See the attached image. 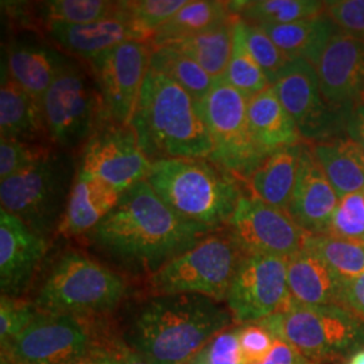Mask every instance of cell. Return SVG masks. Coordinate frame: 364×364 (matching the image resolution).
<instances>
[{
	"instance_id": "1",
	"label": "cell",
	"mask_w": 364,
	"mask_h": 364,
	"mask_svg": "<svg viewBox=\"0 0 364 364\" xmlns=\"http://www.w3.org/2000/svg\"><path fill=\"white\" fill-rule=\"evenodd\" d=\"M215 231L182 218L144 180L126 189L117 207L88 235L112 258L153 274Z\"/></svg>"
},
{
	"instance_id": "2",
	"label": "cell",
	"mask_w": 364,
	"mask_h": 364,
	"mask_svg": "<svg viewBox=\"0 0 364 364\" xmlns=\"http://www.w3.org/2000/svg\"><path fill=\"white\" fill-rule=\"evenodd\" d=\"M236 326L228 308L200 294L154 296L136 313L127 343L151 364H189L212 338Z\"/></svg>"
},
{
	"instance_id": "3",
	"label": "cell",
	"mask_w": 364,
	"mask_h": 364,
	"mask_svg": "<svg viewBox=\"0 0 364 364\" xmlns=\"http://www.w3.org/2000/svg\"><path fill=\"white\" fill-rule=\"evenodd\" d=\"M129 126L151 162L173 158L209 159L213 151L197 102L177 82L151 68Z\"/></svg>"
},
{
	"instance_id": "4",
	"label": "cell",
	"mask_w": 364,
	"mask_h": 364,
	"mask_svg": "<svg viewBox=\"0 0 364 364\" xmlns=\"http://www.w3.org/2000/svg\"><path fill=\"white\" fill-rule=\"evenodd\" d=\"M234 177L208 159L173 158L153 162L146 181L182 218L219 230L243 196Z\"/></svg>"
},
{
	"instance_id": "5",
	"label": "cell",
	"mask_w": 364,
	"mask_h": 364,
	"mask_svg": "<svg viewBox=\"0 0 364 364\" xmlns=\"http://www.w3.org/2000/svg\"><path fill=\"white\" fill-rule=\"evenodd\" d=\"M76 176L68 151L48 150L31 166L0 182L1 209L46 237L63 223Z\"/></svg>"
},
{
	"instance_id": "6",
	"label": "cell",
	"mask_w": 364,
	"mask_h": 364,
	"mask_svg": "<svg viewBox=\"0 0 364 364\" xmlns=\"http://www.w3.org/2000/svg\"><path fill=\"white\" fill-rule=\"evenodd\" d=\"M274 338H282L312 363L347 360L364 347V321L340 305L287 309L259 321Z\"/></svg>"
},
{
	"instance_id": "7",
	"label": "cell",
	"mask_w": 364,
	"mask_h": 364,
	"mask_svg": "<svg viewBox=\"0 0 364 364\" xmlns=\"http://www.w3.org/2000/svg\"><path fill=\"white\" fill-rule=\"evenodd\" d=\"M126 294L120 275L80 252H66L53 267L36 299L39 312L91 314L114 311Z\"/></svg>"
},
{
	"instance_id": "8",
	"label": "cell",
	"mask_w": 364,
	"mask_h": 364,
	"mask_svg": "<svg viewBox=\"0 0 364 364\" xmlns=\"http://www.w3.org/2000/svg\"><path fill=\"white\" fill-rule=\"evenodd\" d=\"M243 257L230 234L209 235L151 274L150 290L154 296L200 294L223 302Z\"/></svg>"
},
{
	"instance_id": "9",
	"label": "cell",
	"mask_w": 364,
	"mask_h": 364,
	"mask_svg": "<svg viewBox=\"0 0 364 364\" xmlns=\"http://www.w3.org/2000/svg\"><path fill=\"white\" fill-rule=\"evenodd\" d=\"M197 105L213 144L208 161L247 180L267 156L250 130L248 97L221 77Z\"/></svg>"
},
{
	"instance_id": "10",
	"label": "cell",
	"mask_w": 364,
	"mask_h": 364,
	"mask_svg": "<svg viewBox=\"0 0 364 364\" xmlns=\"http://www.w3.org/2000/svg\"><path fill=\"white\" fill-rule=\"evenodd\" d=\"M48 136L63 151L87 144L105 117L100 93L81 66L69 61L42 102Z\"/></svg>"
},
{
	"instance_id": "11",
	"label": "cell",
	"mask_w": 364,
	"mask_h": 364,
	"mask_svg": "<svg viewBox=\"0 0 364 364\" xmlns=\"http://www.w3.org/2000/svg\"><path fill=\"white\" fill-rule=\"evenodd\" d=\"M272 87L293 117L301 138L316 144L347 134L351 112L326 100L317 69L312 64L304 60L290 61Z\"/></svg>"
},
{
	"instance_id": "12",
	"label": "cell",
	"mask_w": 364,
	"mask_h": 364,
	"mask_svg": "<svg viewBox=\"0 0 364 364\" xmlns=\"http://www.w3.org/2000/svg\"><path fill=\"white\" fill-rule=\"evenodd\" d=\"M92 347L85 317L39 312L33 323L1 348L14 364H70Z\"/></svg>"
},
{
	"instance_id": "13",
	"label": "cell",
	"mask_w": 364,
	"mask_h": 364,
	"mask_svg": "<svg viewBox=\"0 0 364 364\" xmlns=\"http://www.w3.org/2000/svg\"><path fill=\"white\" fill-rule=\"evenodd\" d=\"M150 55L149 43L127 41L90 60L105 117L115 124H130L150 69Z\"/></svg>"
},
{
	"instance_id": "14",
	"label": "cell",
	"mask_w": 364,
	"mask_h": 364,
	"mask_svg": "<svg viewBox=\"0 0 364 364\" xmlns=\"http://www.w3.org/2000/svg\"><path fill=\"white\" fill-rule=\"evenodd\" d=\"M227 308L236 326L259 323L287 309V259L245 255L227 294Z\"/></svg>"
},
{
	"instance_id": "15",
	"label": "cell",
	"mask_w": 364,
	"mask_h": 364,
	"mask_svg": "<svg viewBox=\"0 0 364 364\" xmlns=\"http://www.w3.org/2000/svg\"><path fill=\"white\" fill-rule=\"evenodd\" d=\"M230 236L245 255L289 259L305 247L309 234L281 209L242 196L228 223Z\"/></svg>"
},
{
	"instance_id": "16",
	"label": "cell",
	"mask_w": 364,
	"mask_h": 364,
	"mask_svg": "<svg viewBox=\"0 0 364 364\" xmlns=\"http://www.w3.org/2000/svg\"><path fill=\"white\" fill-rule=\"evenodd\" d=\"M151 165L130 126L114 124L99 129L84 144L80 170L123 193L134 183L146 180Z\"/></svg>"
},
{
	"instance_id": "17",
	"label": "cell",
	"mask_w": 364,
	"mask_h": 364,
	"mask_svg": "<svg viewBox=\"0 0 364 364\" xmlns=\"http://www.w3.org/2000/svg\"><path fill=\"white\" fill-rule=\"evenodd\" d=\"M316 69L331 105L350 112L364 105V38L338 31Z\"/></svg>"
},
{
	"instance_id": "18",
	"label": "cell",
	"mask_w": 364,
	"mask_h": 364,
	"mask_svg": "<svg viewBox=\"0 0 364 364\" xmlns=\"http://www.w3.org/2000/svg\"><path fill=\"white\" fill-rule=\"evenodd\" d=\"M48 250L46 237L10 212L0 210V287L3 296L18 297L28 285Z\"/></svg>"
},
{
	"instance_id": "19",
	"label": "cell",
	"mask_w": 364,
	"mask_h": 364,
	"mask_svg": "<svg viewBox=\"0 0 364 364\" xmlns=\"http://www.w3.org/2000/svg\"><path fill=\"white\" fill-rule=\"evenodd\" d=\"M338 201L340 197L313 156L312 147L304 144L287 215L306 234L328 235Z\"/></svg>"
},
{
	"instance_id": "20",
	"label": "cell",
	"mask_w": 364,
	"mask_h": 364,
	"mask_svg": "<svg viewBox=\"0 0 364 364\" xmlns=\"http://www.w3.org/2000/svg\"><path fill=\"white\" fill-rule=\"evenodd\" d=\"M46 28L53 41L65 49L66 52L88 61L100 53L115 48L123 42H144L142 36L131 23L130 19L122 13L120 3L117 14L102 21L85 25L46 22Z\"/></svg>"
},
{
	"instance_id": "21",
	"label": "cell",
	"mask_w": 364,
	"mask_h": 364,
	"mask_svg": "<svg viewBox=\"0 0 364 364\" xmlns=\"http://www.w3.org/2000/svg\"><path fill=\"white\" fill-rule=\"evenodd\" d=\"M287 287L291 301L305 306L340 305L344 282L308 250L287 259Z\"/></svg>"
},
{
	"instance_id": "22",
	"label": "cell",
	"mask_w": 364,
	"mask_h": 364,
	"mask_svg": "<svg viewBox=\"0 0 364 364\" xmlns=\"http://www.w3.org/2000/svg\"><path fill=\"white\" fill-rule=\"evenodd\" d=\"M70 60L54 49L36 42L14 41L7 49L6 72L39 103L53 81Z\"/></svg>"
},
{
	"instance_id": "23",
	"label": "cell",
	"mask_w": 364,
	"mask_h": 364,
	"mask_svg": "<svg viewBox=\"0 0 364 364\" xmlns=\"http://www.w3.org/2000/svg\"><path fill=\"white\" fill-rule=\"evenodd\" d=\"M120 195L109 183L80 170L58 232L65 236L90 234L117 207Z\"/></svg>"
},
{
	"instance_id": "24",
	"label": "cell",
	"mask_w": 364,
	"mask_h": 364,
	"mask_svg": "<svg viewBox=\"0 0 364 364\" xmlns=\"http://www.w3.org/2000/svg\"><path fill=\"white\" fill-rule=\"evenodd\" d=\"M247 117L254 139L266 156L301 142L299 129L273 87L248 99Z\"/></svg>"
},
{
	"instance_id": "25",
	"label": "cell",
	"mask_w": 364,
	"mask_h": 364,
	"mask_svg": "<svg viewBox=\"0 0 364 364\" xmlns=\"http://www.w3.org/2000/svg\"><path fill=\"white\" fill-rule=\"evenodd\" d=\"M304 144L284 147L266 156L247 181L251 196L262 203L287 212L293 195Z\"/></svg>"
},
{
	"instance_id": "26",
	"label": "cell",
	"mask_w": 364,
	"mask_h": 364,
	"mask_svg": "<svg viewBox=\"0 0 364 364\" xmlns=\"http://www.w3.org/2000/svg\"><path fill=\"white\" fill-rule=\"evenodd\" d=\"M258 26L269 34L290 61L304 60L314 68L318 65L331 39L340 31L326 14L287 25Z\"/></svg>"
},
{
	"instance_id": "27",
	"label": "cell",
	"mask_w": 364,
	"mask_h": 364,
	"mask_svg": "<svg viewBox=\"0 0 364 364\" xmlns=\"http://www.w3.org/2000/svg\"><path fill=\"white\" fill-rule=\"evenodd\" d=\"M312 151L340 198L364 191V150L348 135L316 142Z\"/></svg>"
},
{
	"instance_id": "28",
	"label": "cell",
	"mask_w": 364,
	"mask_h": 364,
	"mask_svg": "<svg viewBox=\"0 0 364 364\" xmlns=\"http://www.w3.org/2000/svg\"><path fill=\"white\" fill-rule=\"evenodd\" d=\"M0 132L1 138L26 144L48 135L41 103L11 80L4 68L0 87Z\"/></svg>"
},
{
	"instance_id": "29",
	"label": "cell",
	"mask_w": 364,
	"mask_h": 364,
	"mask_svg": "<svg viewBox=\"0 0 364 364\" xmlns=\"http://www.w3.org/2000/svg\"><path fill=\"white\" fill-rule=\"evenodd\" d=\"M237 18L232 14L228 1L189 0L170 21L161 27L153 38L151 48L169 45L178 39L192 37L225 25Z\"/></svg>"
},
{
	"instance_id": "30",
	"label": "cell",
	"mask_w": 364,
	"mask_h": 364,
	"mask_svg": "<svg viewBox=\"0 0 364 364\" xmlns=\"http://www.w3.org/2000/svg\"><path fill=\"white\" fill-rule=\"evenodd\" d=\"M237 18L216 28L171 42L169 46L191 57L208 75L219 80L225 75L232 55Z\"/></svg>"
},
{
	"instance_id": "31",
	"label": "cell",
	"mask_w": 364,
	"mask_h": 364,
	"mask_svg": "<svg viewBox=\"0 0 364 364\" xmlns=\"http://www.w3.org/2000/svg\"><path fill=\"white\" fill-rule=\"evenodd\" d=\"M231 11L254 25H287L326 14V1L318 0H251L228 1Z\"/></svg>"
},
{
	"instance_id": "32",
	"label": "cell",
	"mask_w": 364,
	"mask_h": 364,
	"mask_svg": "<svg viewBox=\"0 0 364 364\" xmlns=\"http://www.w3.org/2000/svg\"><path fill=\"white\" fill-rule=\"evenodd\" d=\"M150 68L177 82L196 102L203 100L213 88L216 80L191 57L169 45L151 48Z\"/></svg>"
},
{
	"instance_id": "33",
	"label": "cell",
	"mask_w": 364,
	"mask_h": 364,
	"mask_svg": "<svg viewBox=\"0 0 364 364\" xmlns=\"http://www.w3.org/2000/svg\"><path fill=\"white\" fill-rule=\"evenodd\" d=\"M304 248L324 260L344 284L364 273L362 242L329 235H309Z\"/></svg>"
},
{
	"instance_id": "34",
	"label": "cell",
	"mask_w": 364,
	"mask_h": 364,
	"mask_svg": "<svg viewBox=\"0 0 364 364\" xmlns=\"http://www.w3.org/2000/svg\"><path fill=\"white\" fill-rule=\"evenodd\" d=\"M223 78L227 84L243 93L248 99L272 87V82L264 70L248 52L240 27V18H237L235 23L234 49Z\"/></svg>"
},
{
	"instance_id": "35",
	"label": "cell",
	"mask_w": 364,
	"mask_h": 364,
	"mask_svg": "<svg viewBox=\"0 0 364 364\" xmlns=\"http://www.w3.org/2000/svg\"><path fill=\"white\" fill-rule=\"evenodd\" d=\"M119 1L105 0H50L41 4L46 22L85 25L117 13Z\"/></svg>"
},
{
	"instance_id": "36",
	"label": "cell",
	"mask_w": 364,
	"mask_h": 364,
	"mask_svg": "<svg viewBox=\"0 0 364 364\" xmlns=\"http://www.w3.org/2000/svg\"><path fill=\"white\" fill-rule=\"evenodd\" d=\"M188 0H136L119 1L124 14L142 38L150 41L156 31L181 10Z\"/></svg>"
},
{
	"instance_id": "37",
	"label": "cell",
	"mask_w": 364,
	"mask_h": 364,
	"mask_svg": "<svg viewBox=\"0 0 364 364\" xmlns=\"http://www.w3.org/2000/svg\"><path fill=\"white\" fill-rule=\"evenodd\" d=\"M240 27L248 52L251 53L254 60L259 64L273 84L275 77L290 63V60L262 27L248 23L243 19H240Z\"/></svg>"
},
{
	"instance_id": "38",
	"label": "cell",
	"mask_w": 364,
	"mask_h": 364,
	"mask_svg": "<svg viewBox=\"0 0 364 364\" xmlns=\"http://www.w3.org/2000/svg\"><path fill=\"white\" fill-rule=\"evenodd\" d=\"M328 235L364 243V191L340 198Z\"/></svg>"
},
{
	"instance_id": "39",
	"label": "cell",
	"mask_w": 364,
	"mask_h": 364,
	"mask_svg": "<svg viewBox=\"0 0 364 364\" xmlns=\"http://www.w3.org/2000/svg\"><path fill=\"white\" fill-rule=\"evenodd\" d=\"M38 309L25 299L3 296L0 299V340L1 348L19 336L33 323Z\"/></svg>"
},
{
	"instance_id": "40",
	"label": "cell",
	"mask_w": 364,
	"mask_h": 364,
	"mask_svg": "<svg viewBox=\"0 0 364 364\" xmlns=\"http://www.w3.org/2000/svg\"><path fill=\"white\" fill-rule=\"evenodd\" d=\"M189 364H243L239 326H231L209 341Z\"/></svg>"
},
{
	"instance_id": "41",
	"label": "cell",
	"mask_w": 364,
	"mask_h": 364,
	"mask_svg": "<svg viewBox=\"0 0 364 364\" xmlns=\"http://www.w3.org/2000/svg\"><path fill=\"white\" fill-rule=\"evenodd\" d=\"M48 151L43 147H34L26 142L10 138L0 139V181L27 169Z\"/></svg>"
},
{
	"instance_id": "42",
	"label": "cell",
	"mask_w": 364,
	"mask_h": 364,
	"mask_svg": "<svg viewBox=\"0 0 364 364\" xmlns=\"http://www.w3.org/2000/svg\"><path fill=\"white\" fill-rule=\"evenodd\" d=\"M273 335L260 323L239 326V344L243 364H255L263 360L274 344Z\"/></svg>"
},
{
	"instance_id": "43",
	"label": "cell",
	"mask_w": 364,
	"mask_h": 364,
	"mask_svg": "<svg viewBox=\"0 0 364 364\" xmlns=\"http://www.w3.org/2000/svg\"><path fill=\"white\" fill-rule=\"evenodd\" d=\"M326 14L340 31L364 38V0L326 1Z\"/></svg>"
},
{
	"instance_id": "44",
	"label": "cell",
	"mask_w": 364,
	"mask_h": 364,
	"mask_svg": "<svg viewBox=\"0 0 364 364\" xmlns=\"http://www.w3.org/2000/svg\"><path fill=\"white\" fill-rule=\"evenodd\" d=\"M255 364H314L282 338H275L269 355Z\"/></svg>"
},
{
	"instance_id": "45",
	"label": "cell",
	"mask_w": 364,
	"mask_h": 364,
	"mask_svg": "<svg viewBox=\"0 0 364 364\" xmlns=\"http://www.w3.org/2000/svg\"><path fill=\"white\" fill-rule=\"evenodd\" d=\"M341 306L364 321V273L344 284Z\"/></svg>"
},
{
	"instance_id": "46",
	"label": "cell",
	"mask_w": 364,
	"mask_h": 364,
	"mask_svg": "<svg viewBox=\"0 0 364 364\" xmlns=\"http://www.w3.org/2000/svg\"><path fill=\"white\" fill-rule=\"evenodd\" d=\"M347 135L364 150V105L352 109L347 123Z\"/></svg>"
},
{
	"instance_id": "47",
	"label": "cell",
	"mask_w": 364,
	"mask_h": 364,
	"mask_svg": "<svg viewBox=\"0 0 364 364\" xmlns=\"http://www.w3.org/2000/svg\"><path fill=\"white\" fill-rule=\"evenodd\" d=\"M105 364H151L146 362L141 356H138L135 352L119 351L111 356H107L100 359Z\"/></svg>"
},
{
	"instance_id": "48",
	"label": "cell",
	"mask_w": 364,
	"mask_h": 364,
	"mask_svg": "<svg viewBox=\"0 0 364 364\" xmlns=\"http://www.w3.org/2000/svg\"><path fill=\"white\" fill-rule=\"evenodd\" d=\"M346 364H364V347L350 355Z\"/></svg>"
},
{
	"instance_id": "49",
	"label": "cell",
	"mask_w": 364,
	"mask_h": 364,
	"mask_svg": "<svg viewBox=\"0 0 364 364\" xmlns=\"http://www.w3.org/2000/svg\"><path fill=\"white\" fill-rule=\"evenodd\" d=\"M80 364H105L102 360H99V362H82V363Z\"/></svg>"
}]
</instances>
